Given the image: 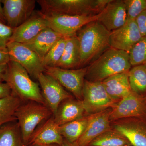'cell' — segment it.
I'll return each instance as SVG.
<instances>
[{"mask_svg": "<svg viewBox=\"0 0 146 146\" xmlns=\"http://www.w3.org/2000/svg\"><path fill=\"white\" fill-rule=\"evenodd\" d=\"M0 22L4 24H6L5 18L4 15L3 7L2 6L1 1H0Z\"/></svg>", "mask_w": 146, "mask_h": 146, "instance_id": "d590c367", "label": "cell"}, {"mask_svg": "<svg viewBox=\"0 0 146 146\" xmlns=\"http://www.w3.org/2000/svg\"><path fill=\"white\" fill-rule=\"evenodd\" d=\"M10 60L19 63L33 78L37 80L45 67L36 53L23 44L9 42L7 46Z\"/></svg>", "mask_w": 146, "mask_h": 146, "instance_id": "9c48e42d", "label": "cell"}, {"mask_svg": "<svg viewBox=\"0 0 146 146\" xmlns=\"http://www.w3.org/2000/svg\"><path fill=\"white\" fill-rule=\"evenodd\" d=\"M23 102L11 94L0 99V127L6 124L16 121L15 113Z\"/></svg>", "mask_w": 146, "mask_h": 146, "instance_id": "603a6c76", "label": "cell"}, {"mask_svg": "<svg viewBox=\"0 0 146 146\" xmlns=\"http://www.w3.org/2000/svg\"><path fill=\"white\" fill-rule=\"evenodd\" d=\"M110 0H38L44 14L97 15Z\"/></svg>", "mask_w": 146, "mask_h": 146, "instance_id": "277c9868", "label": "cell"}, {"mask_svg": "<svg viewBox=\"0 0 146 146\" xmlns=\"http://www.w3.org/2000/svg\"><path fill=\"white\" fill-rule=\"evenodd\" d=\"M14 30V29L0 22V48H7Z\"/></svg>", "mask_w": 146, "mask_h": 146, "instance_id": "4dcf8cb0", "label": "cell"}, {"mask_svg": "<svg viewBox=\"0 0 146 146\" xmlns=\"http://www.w3.org/2000/svg\"><path fill=\"white\" fill-rule=\"evenodd\" d=\"M49 27L65 37L76 35L84 26L97 21V15H70L62 14H44Z\"/></svg>", "mask_w": 146, "mask_h": 146, "instance_id": "52a82bcc", "label": "cell"}, {"mask_svg": "<svg viewBox=\"0 0 146 146\" xmlns=\"http://www.w3.org/2000/svg\"><path fill=\"white\" fill-rule=\"evenodd\" d=\"M0 146H24L18 123L12 122L0 127Z\"/></svg>", "mask_w": 146, "mask_h": 146, "instance_id": "d4e9b609", "label": "cell"}, {"mask_svg": "<svg viewBox=\"0 0 146 146\" xmlns=\"http://www.w3.org/2000/svg\"><path fill=\"white\" fill-rule=\"evenodd\" d=\"M108 30L98 21H92L81 28L76 34L79 44L80 68L87 67L110 48Z\"/></svg>", "mask_w": 146, "mask_h": 146, "instance_id": "6da1fadb", "label": "cell"}, {"mask_svg": "<svg viewBox=\"0 0 146 146\" xmlns=\"http://www.w3.org/2000/svg\"><path fill=\"white\" fill-rule=\"evenodd\" d=\"M112 108L89 116L84 132L77 143L80 146H87L92 141L106 131L110 129V119Z\"/></svg>", "mask_w": 146, "mask_h": 146, "instance_id": "2e32d148", "label": "cell"}, {"mask_svg": "<svg viewBox=\"0 0 146 146\" xmlns=\"http://www.w3.org/2000/svg\"><path fill=\"white\" fill-rule=\"evenodd\" d=\"M131 89L138 95H146V66L143 65L133 66L128 73Z\"/></svg>", "mask_w": 146, "mask_h": 146, "instance_id": "484cf974", "label": "cell"}, {"mask_svg": "<svg viewBox=\"0 0 146 146\" xmlns=\"http://www.w3.org/2000/svg\"><path fill=\"white\" fill-rule=\"evenodd\" d=\"M129 54L131 66L146 64V36L142 37L132 47Z\"/></svg>", "mask_w": 146, "mask_h": 146, "instance_id": "f1b7e54d", "label": "cell"}, {"mask_svg": "<svg viewBox=\"0 0 146 146\" xmlns=\"http://www.w3.org/2000/svg\"><path fill=\"white\" fill-rule=\"evenodd\" d=\"M129 72L116 74L102 81L108 94L117 102L131 92Z\"/></svg>", "mask_w": 146, "mask_h": 146, "instance_id": "44dd1931", "label": "cell"}, {"mask_svg": "<svg viewBox=\"0 0 146 146\" xmlns=\"http://www.w3.org/2000/svg\"><path fill=\"white\" fill-rule=\"evenodd\" d=\"M61 146H80L77 142L74 143H70L68 142L64 139V141Z\"/></svg>", "mask_w": 146, "mask_h": 146, "instance_id": "8d00e7d4", "label": "cell"}, {"mask_svg": "<svg viewBox=\"0 0 146 146\" xmlns=\"http://www.w3.org/2000/svg\"><path fill=\"white\" fill-rule=\"evenodd\" d=\"M27 146H60L56 144H51V145H40V144H33L29 145Z\"/></svg>", "mask_w": 146, "mask_h": 146, "instance_id": "74e56055", "label": "cell"}, {"mask_svg": "<svg viewBox=\"0 0 146 146\" xmlns=\"http://www.w3.org/2000/svg\"><path fill=\"white\" fill-rule=\"evenodd\" d=\"M48 27V22L41 11H35L30 18L14 29L9 42L26 44Z\"/></svg>", "mask_w": 146, "mask_h": 146, "instance_id": "9a60e30c", "label": "cell"}, {"mask_svg": "<svg viewBox=\"0 0 146 146\" xmlns=\"http://www.w3.org/2000/svg\"><path fill=\"white\" fill-rule=\"evenodd\" d=\"M97 21L110 32L123 25L127 21L123 0H111L98 14Z\"/></svg>", "mask_w": 146, "mask_h": 146, "instance_id": "e0dca14e", "label": "cell"}, {"mask_svg": "<svg viewBox=\"0 0 146 146\" xmlns=\"http://www.w3.org/2000/svg\"><path fill=\"white\" fill-rule=\"evenodd\" d=\"M123 146H132L131 145H125Z\"/></svg>", "mask_w": 146, "mask_h": 146, "instance_id": "f35d334b", "label": "cell"}, {"mask_svg": "<svg viewBox=\"0 0 146 146\" xmlns=\"http://www.w3.org/2000/svg\"><path fill=\"white\" fill-rule=\"evenodd\" d=\"M127 21L136 20L141 13L146 10V0H123Z\"/></svg>", "mask_w": 146, "mask_h": 146, "instance_id": "f546056e", "label": "cell"}, {"mask_svg": "<svg viewBox=\"0 0 146 146\" xmlns=\"http://www.w3.org/2000/svg\"><path fill=\"white\" fill-rule=\"evenodd\" d=\"M7 64H0V83L5 82V77L7 71Z\"/></svg>", "mask_w": 146, "mask_h": 146, "instance_id": "e575fe53", "label": "cell"}, {"mask_svg": "<svg viewBox=\"0 0 146 146\" xmlns=\"http://www.w3.org/2000/svg\"><path fill=\"white\" fill-rule=\"evenodd\" d=\"M132 117H146V95L131 91L112 107L110 121Z\"/></svg>", "mask_w": 146, "mask_h": 146, "instance_id": "30bf717a", "label": "cell"}, {"mask_svg": "<svg viewBox=\"0 0 146 146\" xmlns=\"http://www.w3.org/2000/svg\"><path fill=\"white\" fill-rule=\"evenodd\" d=\"M85 112L93 115L113 107L117 102L113 100L106 91L102 82L85 80L82 99Z\"/></svg>", "mask_w": 146, "mask_h": 146, "instance_id": "8992f818", "label": "cell"}, {"mask_svg": "<svg viewBox=\"0 0 146 146\" xmlns=\"http://www.w3.org/2000/svg\"><path fill=\"white\" fill-rule=\"evenodd\" d=\"M37 80L42 89L45 104L52 112L53 116L62 102L72 98L56 80L44 73L39 75Z\"/></svg>", "mask_w": 146, "mask_h": 146, "instance_id": "7c38bea8", "label": "cell"}, {"mask_svg": "<svg viewBox=\"0 0 146 146\" xmlns=\"http://www.w3.org/2000/svg\"><path fill=\"white\" fill-rule=\"evenodd\" d=\"M80 54L79 44L76 35L67 38L62 57L56 67L65 69L80 68Z\"/></svg>", "mask_w": 146, "mask_h": 146, "instance_id": "7402d4cb", "label": "cell"}, {"mask_svg": "<svg viewBox=\"0 0 146 146\" xmlns=\"http://www.w3.org/2000/svg\"><path fill=\"white\" fill-rule=\"evenodd\" d=\"M84 112L82 100L72 97L62 102L53 117L55 122L60 126L83 117Z\"/></svg>", "mask_w": 146, "mask_h": 146, "instance_id": "ffe728a7", "label": "cell"}, {"mask_svg": "<svg viewBox=\"0 0 146 146\" xmlns=\"http://www.w3.org/2000/svg\"><path fill=\"white\" fill-rule=\"evenodd\" d=\"M7 65L4 81L10 86L12 94L23 102L33 101L46 105L39 83L33 81L19 63L10 60Z\"/></svg>", "mask_w": 146, "mask_h": 146, "instance_id": "3957f363", "label": "cell"}, {"mask_svg": "<svg viewBox=\"0 0 146 146\" xmlns=\"http://www.w3.org/2000/svg\"><path fill=\"white\" fill-rule=\"evenodd\" d=\"M114 127L132 146H146V117L127 118L116 123Z\"/></svg>", "mask_w": 146, "mask_h": 146, "instance_id": "5bb4252c", "label": "cell"}, {"mask_svg": "<svg viewBox=\"0 0 146 146\" xmlns=\"http://www.w3.org/2000/svg\"><path fill=\"white\" fill-rule=\"evenodd\" d=\"M53 115L46 106L36 102H23L15 113L24 146H27L37 126Z\"/></svg>", "mask_w": 146, "mask_h": 146, "instance_id": "5b68a950", "label": "cell"}, {"mask_svg": "<svg viewBox=\"0 0 146 146\" xmlns=\"http://www.w3.org/2000/svg\"><path fill=\"white\" fill-rule=\"evenodd\" d=\"M129 53L110 48L87 67L85 80L102 82L116 74L130 70Z\"/></svg>", "mask_w": 146, "mask_h": 146, "instance_id": "7a4b0ae2", "label": "cell"}, {"mask_svg": "<svg viewBox=\"0 0 146 146\" xmlns=\"http://www.w3.org/2000/svg\"><path fill=\"white\" fill-rule=\"evenodd\" d=\"M135 21L141 36H146V10L141 13Z\"/></svg>", "mask_w": 146, "mask_h": 146, "instance_id": "1f68e13d", "label": "cell"}, {"mask_svg": "<svg viewBox=\"0 0 146 146\" xmlns=\"http://www.w3.org/2000/svg\"><path fill=\"white\" fill-rule=\"evenodd\" d=\"M142 37L135 20L127 21L122 26L110 32V45L129 53Z\"/></svg>", "mask_w": 146, "mask_h": 146, "instance_id": "4fadbf2b", "label": "cell"}, {"mask_svg": "<svg viewBox=\"0 0 146 146\" xmlns=\"http://www.w3.org/2000/svg\"><path fill=\"white\" fill-rule=\"evenodd\" d=\"M10 61L7 48H0V64H8Z\"/></svg>", "mask_w": 146, "mask_h": 146, "instance_id": "836d02e7", "label": "cell"}, {"mask_svg": "<svg viewBox=\"0 0 146 146\" xmlns=\"http://www.w3.org/2000/svg\"><path fill=\"white\" fill-rule=\"evenodd\" d=\"M89 117H84L59 126V131L63 138L69 143L76 142L83 134Z\"/></svg>", "mask_w": 146, "mask_h": 146, "instance_id": "cb8c5ba5", "label": "cell"}, {"mask_svg": "<svg viewBox=\"0 0 146 146\" xmlns=\"http://www.w3.org/2000/svg\"><path fill=\"white\" fill-rule=\"evenodd\" d=\"M67 38L64 37L56 42L45 56L42 60V64L45 68L56 67L63 55Z\"/></svg>", "mask_w": 146, "mask_h": 146, "instance_id": "83f0119b", "label": "cell"}, {"mask_svg": "<svg viewBox=\"0 0 146 146\" xmlns=\"http://www.w3.org/2000/svg\"><path fill=\"white\" fill-rule=\"evenodd\" d=\"M131 145L128 140L115 129L106 131L94 139L87 146H123Z\"/></svg>", "mask_w": 146, "mask_h": 146, "instance_id": "4316f807", "label": "cell"}, {"mask_svg": "<svg viewBox=\"0 0 146 146\" xmlns=\"http://www.w3.org/2000/svg\"><path fill=\"white\" fill-rule=\"evenodd\" d=\"M87 67L76 69H65L58 67H46L44 73L52 77L77 99L82 100V89Z\"/></svg>", "mask_w": 146, "mask_h": 146, "instance_id": "ba28073f", "label": "cell"}, {"mask_svg": "<svg viewBox=\"0 0 146 146\" xmlns=\"http://www.w3.org/2000/svg\"><path fill=\"white\" fill-rule=\"evenodd\" d=\"M144 65H146V64H144Z\"/></svg>", "mask_w": 146, "mask_h": 146, "instance_id": "ab89813d", "label": "cell"}, {"mask_svg": "<svg viewBox=\"0 0 146 146\" xmlns=\"http://www.w3.org/2000/svg\"><path fill=\"white\" fill-rule=\"evenodd\" d=\"M35 0H2L6 24L13 29L21 26L35 11Z\"/></svg>", "mask_w": 146, "mask_h": 146, "instance_id": "8fae6325", "label": "cell"}, {"mask_svg": "<svg viewBox=\"0 0 146 146\" xmlns=\"http://www.w3.org/2000/svg\"><path fill=\"white\" fill-rule=\"evenodd\" d=\"M65 37L48 27L30 42L23 44L36 53L42 61L54 45Z\"/></svg>", "mask_w": 146, "mask_h": 146, "instance_id": "d6986e66", "label": "cell"}, {"mask_svg": "<svg viewBox=\"0 0 146 146\" xmlns=\"http://www.w3.org/2000/svg\"><path fill=\"white\" fill-rule=\"evenodd\" d=\"M63 141L64 138L59 131V126L55 122L52 116L35 129L28 145L33 144H56L61 146Z\"/></svg>", "mask_w": 146, "mask_h": 146, "instance_id": "ac0fdd59", "label": "cell"}, {"mask_svg": "<svg viewBox=\"0 0 146 146\" xmlns=\"http://www.w3.org/2000/svg\"><path fill=\"white\" fill-rule=\"evenodd\" d=\"M12 94L10 86L5 82L0 83V99L5 98Z\"/></svg>", "mask_w": 146, "mask_h": 146, "instance_id": "d6a6232c", "label": "cell"}]
</instances>
